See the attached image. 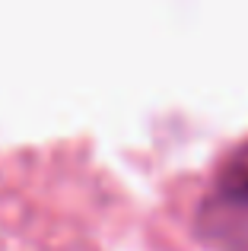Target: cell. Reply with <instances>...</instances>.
I'll return each mask as SVG.
<instances>
[{
    "instance_id": "6da1fadb",
    "label": "cell",
    "mask_w": 248,
    "mask_h": 251,
    "mask_svg": "<svg viewBox=\"0 0 248 251\" xmlns=\"http://www.w3.org/2000/svg\"><path fill=\"white\" fill-rule=\"evenodd\" d=\"M210 223L226 242L248 239V143L226 156L210 191Z\"/></svg>"
}]
</instances>
